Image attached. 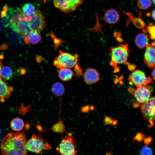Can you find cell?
<instances>
[{
    "instance_id": "1",
    "label": "cell",
    "mask_w": 155,
    "mask_h": 155,
    "mask_svg": "<svg viewBox=\"0 0 155 155\" xmlns=\"http://www.w3.org/2000/svg\"><path fill=\"white\" fill-rule=\"evenodd\" d=\"M26 135L24 131L9 133L4 137L1 146L2 155H27Z\"/></svg>"
},
{
    "instance_id": "2",
    "label": "cell",
    "mask_w": 155,
    "mask_h": 155,
    "mask_svg": "<svg viewBox=\"0 0 155 155\" xmlns=\"http://www.w3.org/2000/svg\"><path fill=\"white\" fill-rule=\"evenodd\" d=\"M27 150L37 154H42L43 150H48L52 147L40 135H32L31 138L26 142Z\"/></svg>"
},
{
    "instance_id": "3",
    "label": "cell",
    "mask_w": 155,
    "mask_h": 155,
    "mask_svg": "<svg viewBox=\"0 0 155 155\" xmlns=\"http://www.w3.org/2000/svg\"><path fill=\"white\" fill-rule=\"evenodd\" d=\"M59 54L56 57L54 61V65L58 69L63 68H70L77 64L78 56L76 54L73 55L71 54L61 51Z\"/></svg>"
},
{
    "instance_id": "4",
    "label": "cell",
    "mask_w": 155,
    "mask_h": 155,
    "mask_svg": "<svg viewBox=\"0 0 155 155\" xmlns=\"http://www.w3.org/2000/svg\"><path fill=\"white\" fill-rule=\"evenodd\" d=\"M128 45L119 44L117 46L111 49V55L113 65L115 64H122L127 61L129 55Z\"/></svg>"
},
{
    "instance_id": "5",
    "label": "cell",
    "mask_w": 155,
    "mask_h": 155,
    "mask_svg": "<svg viewBox=\"0 0 155 155\" xmlns=\"http://www.w3.org/2000/svg\"><path fill=\"white\" fill-rule=\"evenodd\" d=\"M60 155H77L75 143L73 139L65 136L61 142L59 146L56 148Z\"/></svg>"
},
{
    "instance_id": "6",
    "label": "cell",
    "mask_w": 155,
    "mask_h": 155,
    "mask_svg": "<svg viewBox=\"0 0 155 155\" xmlns=\"http://www.w3.org/2000/svg\"><path fill=\"white\" fill-rule=\"evenodd\" d=\"M83 2V0H53L55 7L60 11L66 13L75 11Z\"/></svg>"
},
{
    "instance_id": "7",
    "label": "cell",
    "mask_w": 155,
    "mask_h": 155,
    "mask_svg": "<svg viewBox=\"0 0 155 155\" xmlns=\"http://www.w3.org/2000/svg\"><path fill=\"white\" fill-rule=\"evenodd\" d=\"M141 111L144 118L150 123L155 122V96L143 103Z\"/></svg>"
},
{
    "instance_id": "8",
    "label": "cell",
    "mask_w": 155,
    "mask_h": 155,
    "mask_svg": "<svg viewBox=\"0 0 155 155\" xmlns=\"http://www.w3.org/2000/svg\"><path fill=\"white\" fill-rule=\"evenodd\" d=\"M128 80L137 87L146 86L152 81L151 78L147 77L145 73L140 70H135L129 75Z\"/></svg>"
},
{
    "instance_id": "9",
    "label": "cell",
    "mask_w": 155,
    "mask_h": 155,
    "mask_svg": "<svg viewBox=\"0 0 155 155\" xmlns=\"http://www.w3.org/2000/svg\"><path fill=\"white\" fill-rule=\"evenodd\" d=\"M30 25L32 31L40 32L46 26V22L43 13L37 8L35 13L32 16L30 22Z\"/></svg>"
},
{
    "instance_id": "10",
    "label": "cell",
    "mask_w": 155,
    "mask_h": 155,
    "mask_svg": "<svg viewBox=\"0 0 155 155\" xmlns=\"http://www.w3.org/2000/svg\"><path fill=\"white\" fill-rule=\"evenodd\" d=\"M146 86L137 87L134 92L133 96L139 103L143 104L150 98V90L149 88Z\"/></svg>"
},
{
    "instance_id": "11",
    "label": "cell",
    "mask_w": 155,
    "mask_h": 155,
    "mask_svg": "<svg viewBox=\"0 0 155 155\" xmlns=\"http://www.w3.org/2000/svg\"><path fill=\"white\" fill-rule=\"evenodd\" d=\"M144 62L148 67H155V47L149 44L146 47L144 55Z\"/></svg>"
},
{
    "instance_id": "12",
    "label": "cell",
    "mask_w": 155,
    "mask_h": 155,
    "mask_svg": "<svg viewBox=\"0 0 155 155\" xmlns=\"http://www.w3.org/2000/svg\"><path fill=\"white\" fill-rule=\"evenodd\" d=\"M84 81L87 85H90L97 83L100 80V75L95 69L89 68L86 70L84 75Z\"/></svg>"
},
{
    "instance_id": "13",
    "label": "cell",
    "mask_w": 155,
    "mask_h": 155,
    "mask_svg": "<svg viewBox=\"0 0 155 155\" xmlns=\"http://www.w3.org/2000/svg\"><path fill=\"white\" fill-rule=\"evenodd\" d=\"M13 90L11 86H8L0 78V101L3 102L11 95Z\"/></svg>"
},
{
    "instance_id": "14",
    "label": "cell",
    "mask_w": 155,
    "mask_h": 155,
    "mask_svg": "<svg viewBox=\"0 0 155 155\" xmlns=\"http://www.w3.org/2000/svg\"><path fill=\"white\" fill-rule=\"evenodd\" d=\"M119 16L116 10L114 9H111L107 10L105 12L104 20L105 22L109 24H113L118 22Z\"/></svg>"
},
{
    "instance_id": "15",
    "label": "cell",
    "mask_w": 155,
    "mask_h": 155,
    "mask_svg": "<svg viewBox=\"0 0 155 155\" xmlns=\"http://www.w3.org/2000/svg\"><path fill=\"white\" fill-rule=\"evenodd\" d=\"M25 43L27 44H36L41 39L40 32L31 31L27 35L23 37Z\"/></svg>"
},
{
    "instance_id": "16",
    "label": "cell",
    "mask_w": 155,
    "mask_h": 155,
    "mask_svg": "<svg viewBox=\"0 0 155 155\" xmlns=\"http://www.w3.org/2000/svg\"><path fill=\"white\" fill-rule=\"evenodd\" d=\"M149 38L148 36L144 33L138 34L136 37L135 42L136 45L141 49L146 48L149 44Z\"/></svg>"
},
{
    "instance_id": "17",
    "label": "cell",
    "mask_w": 155,
    "mask_h": 155,
    "mask_svg": "<svg viewBox=\"0 0 155 155\" xmlns=\"http://www.w3.org/2000/svg\"><path fill=\"white\" fill-rule=\"evenodd\" d=\"M59 76L60 79L64 81L70 80L72 78L73 72L70 68H63L58 69Z\"/></svg>"
},
{
    "instance_id": "18",
    "label": "cell",
    "mask_w": 155,
    "mask_h": 155,
    "mask_svg": "<svg viewBox=\"0 0 155 155\" xmlns=\"http://www.w3.org/2000/svg\"><path fill=\"white\" fill-rule=\"evenodd\" d=\"M51 91L55 96H61L65 92V88L61 83L57 82L53 84L52 87Z\"/></svg>"
},
{
    "instance_id": "19",
    "label": "cell",
    "mask_w": 155,
    "mask_h": 155,
    "mask_svg": "<svg viewBox=\"0 0 155 155\" xmlns=\"http://www.w3.org/2000/svg\"><path fill=\"white\" fill-rule=\"evenodd\" d=\"M37 8L32 4L28 3L22 7L21 10L23 14L26 16H31L35 12Z\"/></svg>"
},
{
    "instance_id": "20",
    "label": "cell",
    "mask_w": 155,
    "mask_h": 155,
    "mask_svg": "<svg viewBox=\"0 0 155 155\" xmlns=\"http://www.w3.org/2000/svg\"><path fill=\"white\" fill-rule=\"evenodd\" d=\"M24 123L23 120L19 118L13 119L10 123L11 129L14 131H21L24 127Z\"/></svg>"
},
{
    "instance_id": "21",
    "label": "cell",
    "mask_w": 155,
    "mask_h": 155,
    "mask_svg": "<svg viewBox=\"0 0 155 155\" xmlns=\"http://www.w3.org/2000/svg\"><path fill=\"white\" fill-rule=\"evenodd\" d=\"M13 75V71L11 68L7 66L3 67L1 70L0 77L5 80H9Z\"/></svg>"
},
{
    "instance_id": "22",
    "label": "cell",
    "mask_w": 155,
    "mask_h": 155,
    "mask_svg": "<svg viewBox=\"0 0 155 155\" xmlns=\"http://www.w3.org/2000/svg\"><path fill=\"white\" fill-rule=\"evenodd\" d=\"M152 3L151 0H138L137 5L140 9L145 10L151 6Z\"/></svg>"
},
{
    "instance_id": "23",
    "label": "cell",
    "mask_w": 155,
    "mask_h": 155,
    "mask_svg": "<svg viewBox=\"0 0 155 155\" xmlns=\"http://www.w3.org/2000/svg\"><path fill=\"white\" fill-rule=\"evenodd\" d=\"M140 155H152V152L151 148L144 146L140 150Z\"/></svg>"
},
{
    "instance_id": "24",
    "label": "cell",
    "mask_w": 155,
    "mask_h": 155,
    "mask_svg": "<svg viewBox=\"0 0 155 155\" xmlns=\"http://www.w3.org/2000/svg\"><path fill=\"white\" fill-rule=\"evenodd\" d=\"M147 29L152 39L155 40V25L150 23Z\"/></svg>"
},
{
    "instance_id": "25",
    "label": "cell",
    "mask_w": 155,
    "mask_h": 155,
    "mask_svg": "<svg viewBox=\"0 0 155 155\" xmlns=\"http://www.w3.org/2000/svg\"><path fill=\"white\" fill-rule=\"evenodd\" d=\"M133 23L137 27L140 28H143L145 26L144 21L139 18H135L133 20Z\"/></svg>"
},
{
    "instance_id": "26",
    "label": "cell",
    "mask_w": 155,
    "mask_h": 155,
    "mask_svg": "<svg viewBox=\"0 0 155 155\" xmlns=\"http://www.w3.org/2000/svg\"><path fill=\"white\" fill-rule=\"evenodd\" d=\"M75 66V76L76 78L80 77L82 75L81 69L78 64H76Z\"/></svg>"
},
{
    "instance_id": "27",
    "label": "cell",
    "mask_w": 155,
    "mask_h": 155,
    "mask_svg": "<svg viewBox=\"0 0 155 155\" xmlns=\"http://www.w3.org/2000/svg\"><path fill=\"white\" fill-rule=\"evenodd\" d=\"M145 137V136L142 133H137L133 138V139L135 141L138 142H141Z\"/></svg>"
},
{
    "instance_id": "28",
    "label": "cell",
    "mask_w": 155,
    "mask_h": 155,
    "mask_svg": "<svg viewBox=\"0 0 155 155\" xmlns=\"http://www.w3.org/2000/svg\"><path fill=\"white\" fill-rule=\"evenodd\" d=\"M106 124H111L113 121V119L111 117L106 116L104 120Z\"/></svg>"
},
{
    "instance_id": "29",
    "label": "cell",
    "mask_w": 155,
    "mask_h": 155,
    "mask_svg": "<svg viewBox=\"0 0 155 155\" xmlns=\"http://www.w3.org/2000/svg\"><path fill=\"white\" fill-rule=\"evenodd\" d=\"M152 140V138L151 137H149L144 140V142L146 146H147L150 144Z\"/></svg>"
},
{
    "instance_id": "30",
    "label": "cell",
    "mask_w": 155,
    "mask_h": 155,
    "mask_svg": "<svg viewBox=\"0 0 155 155\" xmlns=\"http://www.w3.org/2000/svg\"><path fill=\"white\" fill-rule=\"evenodd\" d=\"M3 57V56L2 55H0V72H1V70L3 66V63L1 61V59H2Z\"/></svg>"
},
{
    "instance_id": "31",
    "label": "cell",
    "mask_w": 155,
    "mask_h": 155,
    "mask_svg": "<svg viewBox=\"0 0 155 155\" xmlns=\"http://www.w3.org/2000/svg\"><path fill=\"white\" fill-rule=\"evenodd\" d=\"M90 108V106H86L82 108V111L84 112H86L88 111Z\"/></svg>"
},
{
    "instance_id": "32",
    "label": "cell",
    "mask_w": 155,
    "mask_h": 155,
    "mask_svg": "<svg viewBox=\"0 0 155 155\" xmlns=\"http://www.w3.org/2000/svg\"><path fill=\"white\" fill-rule=\"evenodd\" d=\"M152 75L153 79L155 80V67L152 71Z\"/></svg>"
},
{
    "instance_id": "33",
    "label": "cell",
    "mask_w": 155,
    "mask_h": 155,
    "mask_svg": "<svg viewBox=\"0 0 155 155\" xmlns=\"http://www.w3.org/2000/svg\"><path fill=\"white\" fill-rule=\"evenodd\" d=\"M152 16L153 19L155 20V9L154 10L152 11Z\"/></svg>"
},
{
    "instance_id": "34",
    "label": "cell",
    "mask_w": 155,
    "mask_h": 155,
    "mask_svg": "<svg viewBox=\"0 0 155 155\" xmlns=\"http://www.w3.org/2000/svg\"><path fill=\"white\" fill-rule=\"evenodd\" d=\"M117 123V120H115V121H113L112 123V125H116Z\"/></svg>"
},
{
    "instance_id": "35",
    "label": "cell",
    "mask_w": 155,
    "mask_h": 155,
    "mask_svg": "<svg viewBox=\"0 0 155 155\" xmlns=\"http://www.w3.org/2000/svg\"><path fill=\"white\" fill-rule=\"evenodd\" d=\"M111 151H110L107 152L105 155H113L111 153Z\"/></svg>"
},
{
    "instance_id": "36",
    "label": "cell",
    "mask_w": 155,
    "mask_h": 155,
    "mask_svg": "<svg viewBox=\"0 0 155 155\" xmlns=\"http://www.w3.org/2000/svg\"><path fill=\"white\" fill-rule=\"evenodd\" d=\"M133 105L134 108H136V107H137L138 106V104L135 103H134Z\"/></svg>"
},
{
    "instance_id": "37",
    "label": "cell",
    "mask_w": 155,
    "mask_h": 155,
    "mask_svg": "<svg viewBox=\"0 0 155 155\" xmlns=\"http://www.w3.org/2000/svg\"><path fill=\"white\" fill-rule=\"evenodd\" d=\"M90 108L91 110H93L94 109V107L93 106H91L90 107Z\"/></svg>"
},
{
    "instance_id": "38",
    "label": "cell",
    "mask_w": 155,
    "mask_h": 155,
    "mask_svg": "<svg viewBox=\"0 0 155 155\" xmlns=\"http://www.w3.org/2000/svg\"><path fill=\"white\" fill-rule=\"evenodd\" d=\"M152 1L153 4L155 5V0H152Z\"/></svg>"
},
{
    "instance_id": "39",
    "label": "cell",
    "mask_w": 155,
    "mask_h": 155,
    "mask_svg": "<svg viewBox=\"0 0 155 155\" xmlns=\"http://www.w3.org/2000/svg\"><path fill=\"white\" fill-rule=\"evenodd\" d=\"M1 129L0 128V134L1 133Z\"/></svg>"
}]
</instances>
